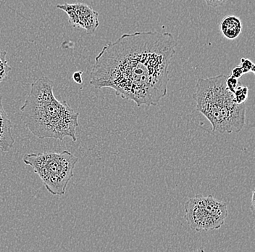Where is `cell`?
Listing matches in <instances>:
<instances>
[{
  "label": "cell",
  "instance_id": "6da1fadb",
  "mask_svg": "<svg viewBox=\"0 0 255 252\" xmlns=\"http://www.w3.org/2000/svg\"><path fill=\"white\" fill-rule=\"evenodd\" d=\"M177 41L170 32L125 33L104 46L95 57L90 84L111 88L138 107L156 106L167 95L169 66Z\"/></svg>",
  "mask_w": 255,
  "mask_h": 252
},
{
  "label": "cell",
  "instance_id": "52a82bcc",
  "mask_svg": "<svg viewBox=\"0 0 255 252\" xmlns=\"http://www.w3.org/2000/svg\"><path fill=\"white\" fill-rule=\"evenodd\" d=\"M15 144L12 135V122L4 111L2 95L0 94V151L8 152Z\"/></svg>",
  "mask_w": 255,
  "mask_h": 252
},
{
  "label": "cell",
  "instance_id": "30bf717a",
  "mask_svg": "<svg viewBox=\"0 0 255 252\" xmlns=\"http://www.w3.org/2000/svg\"><path fill=\"white\" fill-rule=\"evenodd\" d=\"M249 89L247 86H239L237 87L234 92V100L238 104L245 103L248 98Z\"/></svg>",
  "mask_w": 255,
  "mask_h": 252
},
{
  "label": "cell",
  "instance_id": "7c38bea8",
  "mask_svg": "<svg viewBox=\"0 0 255 252\" xmlns=\"http://www.w3.org/2000/svg\"><path fill=\"white\" fill-rule=\"evenodd\" d=\"M253 65H254V63L251 60H249V59L242 58L241 59V65L239 66L241 67L244 74H245V73L251 71Z\"/></svg>",
  "mask_w": 255,
  "mask_h": 252
},
{
  "label": "cell",
  "instance_id": "ba28073f",
  "mask_svg": "<svg viewBox=\"0 0 255 252\" xmlns=\"http://www.w3.org/2000/svg\"><path fill=\"white\" fill-rule=\"evenodd\" d=\"M221 31L223 36L229 40H234L239 37L242 32V23L241 19L235 15H227L221 21Z\"/></svg>",
  "mask_w": 255,
  "mask_h": 252
},
{
  "label": "cell",
  "instance_id": "5b68a950",
  "mask_svg": "<svg viewBox=\"0 0 255 252\" xmlns=\"http://www.w3.org/2000/svg\"><path fill=\"white\" fill-rule=\"evenodd\" d=\"M185 219L194 231L220 229L228 217L227 205L212 195H197L191 198L184 206Z\"/></svg>",
  "mask_w": 255,
  "mask_h": 252
},
{
  "label": "cell",
  "instance_id": "e0dca14e",
  "mask_svg": "<svg viewBox=\"0 0 255 252\" xmlns=\"http://www.w3.org/2000/svg\"><path fill=\"white\" fill-rule=\"evenodd\" d=\"M251 71L255 75V64L253 65V68H252L251 69Z\"/></svg>",
  "mask_w": 255,
  "mask_h": 252
},
{
  "label": "cell",
  "instance_id": "4fadbf2b",
  "mask_svg": "<svg viewBox=\"0 0 255 252\" xmlns=\"http://www.w3.org/2000/svg\"><path fill=\"white\" fill-rule=\"evenodd\" d=\"M207 5L212 7H218L226 4L229 0H203Z\"/></svg>",
  "mask_w": 255,
  "mask_h": 252
},
{
  "label": "cell",
  "instance_id": "7a4b0ae2",
  "mask_svg": "<svg viewBox=\"0 0 255 252\" xmlns=\"http://www.w3.org/2000/svg\"><path fill=\"white\" fill-rule=\"evenodd\" d=\"M53 87V82L45 76L32 83L29 94L20 108L22 121L37 138L63 141L70 138L76 142L79 113L66 101L57 100Z\"/></svg>",
  "mask_w": 255,
  "mask_h": 252
},
{
  "label": "cell",
  "instance_id": "8fae6325",
  "mask_svg": "<svg viewBox=\"0 0 255 252\" xmlns=\"http://www.w3.org/2000/svg\"><path fill=\"white\" fill-rule=\"evenodd\" d=\"M238 79L234 77L232 75H231L230 76H227L226 86H227V88L229 89V90H230L233 93H234L237 87H238Z\"/></svg>",
  "mask_w": 255,
  "mask_h": 252
},
{
  "label": "cell",
  "instance_id": "8992f818",
  "mask_svg": "<svg viewBox=\"0 0 255 252\" xmlns=\"http://www.w3.org/2000/svg\"><path fill=\"white\" fill-rule=\"evenodd\" d=\"M57 8L66 12L72 26L83 28L88 34L95 33L100 25L98 12L85 3L58 4Z\"/></svg>",
  "mask_w": 255,
  "mask_h": 252
},
{
  "label": "cell",
  "instance_id": "277c9868",
  "mask_svg": "<svg viewBox=\"0 0 255 252\" xmlns=\"http://www.w3.org/2000/svg\"><path fill=\"white\" fill-rule=\"evenodd\" d=\"M23 162L33 168L48 192L63 196L79 159L68 151L24 155Z\"/></svg>",
  "mask_w": 255,
  "mask_h": 252
},
{
  "label": "cell",
  "instance_id": "9c48e42d",
  "mask_svg": "<svg viewBox=\"0 0 255 252\" xmlns=\"http://www.w3.org/2000/svg\"><path fill=\"white\" fill-rule=\"evenodd\" d=\"M7 52L0 48V84L7 79L12 68L8 64Z\"/></svg>",
  "mask_w": 255,
  "mask_h": 252
},
{
  "label": "cell",
  "instance_id": "5bb4252c",
  "mask_svg": "<svg viewBox=\"0 0 255 252\" xmlns=\"http://www.w3.org/2000/svg\"><path fill=\"white\" fill-rule=\"evenodd\" d=\"M82 71H76L73 73V81L77 83V84H81L83 83V79H82Z\"/></svg>",
  "mask_w": 255,
  "mask_h": 252
},
{
  "label": "cell",
  "instance_id": "2e32d148",
  "mask_svg": "<svg viewBox=\"0 0 255 252\" xmlns=\"http://www.w3.org/2000/svg\"><path fill=\"white\" fill-rule=\"evenodd\" d=\"M250 210L253 212V215H255V187L253 191V196H252L251 205H250Z\"/></svg>",
  "mask_w": 255,
  "mask_h": 252
},
{
  "label": "cell",
  "instance_id": "3957f363",
  "mask_svg": "<svg viewBox=\"0 0 255 252\" xmlns=\"http://www.w3.org/2000/svg\"><path fill=\"white\" fill-rule=\"evenodd\" d=\"M227 76L221 74L197 80L193 98L197 110L211 124L213 132L239 133L246 121L245 103L238 104L226 86Z\"/></svg>",
  "mask_w": 255,
  "mask_h": 252
},
{
  "label": "cell",
  "instance_id": "9a60e30c",
  "mask_svg": "<svg viewBox=\"0 0 255 252\" xmlns=\"http://www.w3.org/2000/svg\"><path fill=\"white\" fill-rule=\"evenodd\" d=\"M244 74L243 71H242V68H241L240 66L236 67L233 69L232 71V76H234V77L237 78V79H239L242 75Z\"/></svg>",
  "mask_w": 255,
  "mask_h": 252
}]
</instances>
